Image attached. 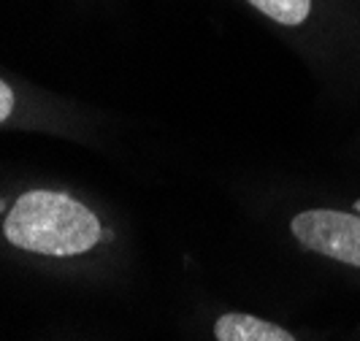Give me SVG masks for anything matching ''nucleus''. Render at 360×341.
<instances>
[{
  "instance_id": "f257e3e1",
  "label": "nucleus",
  "mask_w": 360,
  "mask_h": 341,
  "mask_svg": "<svg viewBox=\"0 0 360 341\" xmlns=\"http://www.w3.org/2000/svg\"><path fill=\"white\" fill-rule=\"evenodd\" d=\"M6 238L25 252L73 257L101 241V222L90 209L65 193H25L3 222Z\"/></svg>"
},
{
  "instance_id": "f03ea898",
  "label": "nucleus",
  "mask_w": 360,
  "mask_h": 341,
  "mask_svg": "<svg viewBox=\"0 0 360 341\" xmlns=\"http://www.w3.org/2000/svg\"><path fill=\"white\" fill-rule=\"evenodd\" d=\"M290 231L307 250L360 269V214L311 209L292 217Z\"/></svg>"
},
{
  "instance_id": "7ed1b4c3",
  "label": "nucleus",
  "mask_w": 360,
  "mask_h": 341,
  "mask_svg": "<svg viewBox=\"0 0 360 341\" xmlns=\"http://www.w3.org/2000/svg\"><path fill=\"white\" fill-rule=\"evenodd\" d=\"M217 341H295L282 325L266 323L252 314H222L214 325Z\"/></svg>"
},
{
  "instance_id": "20e7f679",
  "label": "nucleus",
  "mask_w": 360,
  "mask_h": 341,
  "mask_svg": "<svg viewBox=\"0 0 360 341\" xmlns=\"http://www.w3.org/2000/svg\"><path fill=\"white\" fill-rule=\"evenodd\" d=\"M257 11L276 19L279 25H301L311 11V0H250Z\"/></svg>"
},
{
  "instance_id": "39448f33",
  "label": "nucleus",
  "mask_w": 360,
  "mask_h": 341,
  "mask_svg": "<svg viewBox=\"0 0 360 341\" xmlns=\"http://www.w3.org/2000/svg\"><path fill=\"white\" fill-rule=\"evenodd\" d=\"M14 111V92L6 82H0V122H6Z\"/></svg>"
},
{
  "instance_id": "423d86ee",
  "label": "nucleus",
  "mask_w": 360,
  "mask_h": 341,
  "mask_svg": "<svg viewBox=\"0 0 360 341\" xmlns=\"http://www.w3.org/2000/svg\"><path fill=\"white\" fill-rule=\"evenodd\" d=\"M358 212H360V200H358Z\"/></svg>"
}]
</instances>
